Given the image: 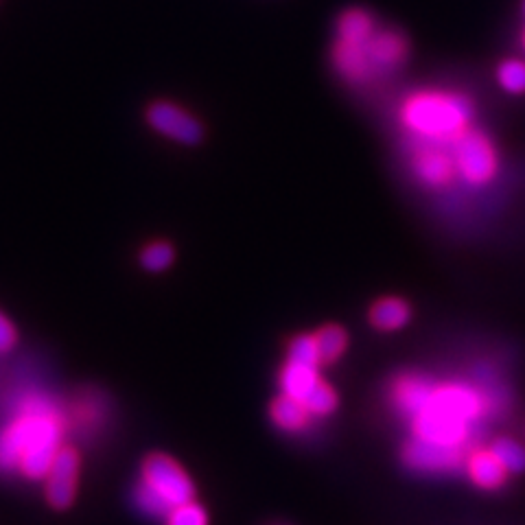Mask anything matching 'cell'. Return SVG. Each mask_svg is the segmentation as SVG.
<instances>
[{"label":"cell","mask_w":525,"mask_h":525,"mask_svg":"<svg viewBox=\"0 0 525 525\" xmlns=\"http://www.w3.org/2000/svg\"><path fill=\"white\" fill-rule=\"evenodd\" d=\"M403 460L420 473H451L460 469L466 455L460 447H442L414 438L403 447Z\"/></svg>","instance_id":"cell-10"},{"label":"cell","mask_w":525,"mask_h":525,"mask_svg":"<svg viewBox=\"0 0 525 525\" xmlns=\"http://www.w3.org/2000/svg\"><path fill=\"white\" fill-rule=\"evenodd\" d=\"M523 42H525V40H523Z\"/></svg>","instance_id":"cell-25"},{"label":"cell","mask_w":525,"mask_h":525,"mask_svg":"<svg viewBox=\"0 0 525 525\" xmlns=\"http://www.w3.org/2000/svg\"><path fill=\"white\" fill-rule=\"evenodd\" d=\"M414 173L431 189H442L453 182L455 162L451 154V143H427V140H418L412 156Z\"/></svg>","instance_id":"cell-7"},{"label":"cell","mask_w":525,"mask_h":525,"mask_svg":"<svg viewBox=\"0 0 525 525\" xmlns=\"http://www.w3.org/2000/svg\"><path fill=\"white\" fill-rule=\"evenodd\" d=\"M136 501L138 506L143 508L145 512H149V515L154 517H167L171 506L167 504L165 499H162L156 490H151L147 484H140L138 490H136Z\"/></svg>","instance_id":"cell-23"},{"label":"cell","mask_w":525,"mask_h":525,"mask_svg":"<svg viewBox=\"0 0 525 525\" xmlns=\"http://www.w3.org/2000/svg\"><path fill=\"white\" fill-rule=\"evenodd\" d=\"M173 259H175V252L171 248V243H167V241L149 243L147 248L140 252V265H143L145 270L151 274L169 270Z\"/></svg>","instance_id":"cell-18"},{"label":"cell","mask_w":525,"mask_h":525,"mask_svg":"<svg viewBox=\"0 0 525 525\" xmlns=\"http://www.w3.org/2000/svg\"><path fill=\"white\" fill-rule=\"evenodd\" d=\"M147 123L151 130L167 136L180 145H197L204 138V127L193 114L169 101H156L149 105Z\"/></svg>","instance_id":"cell-6"},{"label":"cell","mask_w":525,"mask_h":525,"mask_svg":"<svg viewBox=\"0 0 525 525\" xmlns=\"http://www.w3.org/2000/svg\"><path fill=\"white\" fill-rule=\"evenodd\" d=\"M490 451L495 453V458L508 473H521L525 471V449L512 438H497Z\"/></svg>","instance_id":"cell-17"},{"label":"cell","mask_w":525,"mask_h":525,"mask_svg":"<svg viewBox=\"0 0 525 525\" xmlns=\"http://www.w3.org/2000/svg\"><path fill=\"white\" fill-rule=\"evenodd\" d=\"M307 410L311 416H329L337 407V394L326 381H320L315 385V390L309 394V399L305 401Z\"/></svg>","instance_id":"cell-20"},{"label":"cell","mask_w":525,"mask_h":525,"mask_svg":"<svg viewBox=\"0 0 525 525\" xmlns=\"http://www.w3.org/2000/svg\"><path fill=\"white\" fill-rule=\"evenodd\" d=\"M473 425L464 423V420L451 418L445 414L434 412H420L412 416V434L418 440L434 442L442 447H460L464 449L469 445Z\"/></svg>","instance_id":"cell-8"},{"label":"cell","mask_w":525,"mask_h":525,"mask_svg":"<svg viewBox=\"0 0 525 525\" xmlns=\"http://www.w3.org/2000/svg\"><path fill=\"white\" fill-rule=\"evenodd\" d=\"M451 154L458 175L475 186L488 184L497 173V151L490 138L477 130H466L451 143Z\"/></svg>","instance_id":"cell-4"},{"label":"cell","mask_w":525,"mask_h":525,"mask_svg":"<svg viewBox=\"0 0 525 525\" xmlns=\"http://www.w3.org/2000/svg\"><path fill=\"white\" fill-rule=\"evenodd\" d=\"M143 484L167 501L171 508L193 501L195 486L182 466L165 453L149 455L143 464Z\"/></svg>","instance_id":"cell-5"},{"label":"cell","mask_w":525,"mask_h":525,"mask_svg":"<svg viewBox=\"0 0 525 525\" xmlns=\"http://www.w3.org/2000/svg\"><path fill=\"white\" fill-rule=\"evenodd\" d=\"M270 416L278 429L289 431V434L307 429L311 423V412L307 410V405L298 399H291L287 394H280L278 399H274Z\"/></svg>","instance_id":"cell-13"},{"label":"cell","mask_w":525,"mask_h":525,"mask_svg":"<svg viewBox=\"0 0 525 525\" xmlns=\"http://www.w3.org/2000/svg\"><path fill=\"white\" fill-rule=\"evenodd\" d=\"M313 335H315V344H318L322 366L335 364V361L344 355V350L348 346V337L342 326H335V324L322 326V329Z\"/></svg>","instance_id":"cell-16"},{"label":"cell","mask_w":525,"mask_h":525,"mask_svg":"<svg viewBox=\"0 0 525 525\" xmlns=\"http://www.w3.org/2000/svg\"><path fill=\"white\" fill-rule=\"evenodd\" d=\"M167 525H208V515L200 504L186 501V504H180L169 510Z\"/></svg>","instance_id":"cell-22"},{"label":"cell","mask_w":525,"mask_h":525,"mask_svg":"<svg viewBox=\"0 0 525 525\" xmlns=\"http://www.w3.org/2000/svg\"><path fill=\"white\" fill-rule=\"evenodd\" d=\"M18 342V333L14 329V324L7 320V315L0 311V353H7L16 346Z\"/></svg>","instance_id":"cell-24"},{"label":"cell","mask_w":525,"mask_h":525,"mask_svg":"<svg viewBox=\"0 0 525 525\" xmlns=\"http://www.w3.org/2000/svg\"><path fill=\"white\" fill-rule=\"evenodd\" d=\"M294 364L302 366H311V368H320V353H318V344H315V335H298L291 340L289 344V359Z\"/></svg>","instance_id":"cell-19"},{"label":"cell","mask_w":525,"mask_h":525,"mask_svg":"<svg viewBox=\"0 0 525 525\" xmlns=\"http://www.w3.org/2000/svg\"><path fill=\"white\" fill-rule=\"evenodd\" d=\"M407 57V42L399 31L377 29L372 38L361 44L337 40L333 62L348 84H370L399 68Z\"/></svg>","instance_id":"cell-3"},{"label":"cell","mask_w":525,"mask_h":525,"mask_svg":"<svg viewBox=\"0 0 525 525\" xmlns=\"http://www.w3.org/2000/svg\"><path fill=\"white\" fill-rule=\"evenodd\" d=\"M401 119L418 140L453 143L462 132L469 130L473 103L460 92L425 90L405 101Z\"/></svg>","instance_id":"cell-2"},{"label":"cell","mask_w":525,"mask_h":525,"mask_svg":"<svg viewBox=\"0 0 525 525\" xmlns=\"http://www.w3.org/2000/svg\"><path fill=\"white\" fill-rule=\"evenodd\" d=\"M62 427L46 407L33 405L0 436V466H20L29 480H42L49 473L57 451L62 449Z\"/></svg>","instance_id":"cell-1"},{"label":"cell","mask_w":525,"mask_h":525,"mask_svg":"<svg viewBox=\"0 0 525 525\" xmlns=\"http://www.w3.org/2000/svg\"><path fill=\"white\" fill-rule=\"evenodd\" d=\"M46 501L57 510H66L75 501L79 482V455L75 449L62 447L46 473Z\"/></svg>","instance_id":"cell-9"},{"label":"cell","mask_w":525,"mask_h":525,"mask_svg":"<svg viewBox=\"0 0 525 525\" xmlns=\"http://www.w3.org/2000/svg\"><path fill=\"white\" fill-rule=\"evenodd\" d=\"M278 381H280V390H283V394L305 403L309 399V394L315 390V385H318L322 379L318 375V368L287 361L283 370H280Z\"/></svg>","instance_id":"cell-12"},{"label":"cell","mask_w":525,"mask_h":525,"mask_svg":"<svg viewBox=\"0 0 525 525\" xmlns=\"http://www.w3.org/2000/svg\"><path fill=\"white\" fill-rule=\"evenodd\" d=\"M499 84L512 95H521L525 92V62L521 60H508L497 70Z\"/></svg>","instance_id":"cell-21"},{"label":"cell","mask_w":525,"mask_h":525,"mask_svg":"<svg viewBox=\"0 0 525 525\" xmlns=\"http://www.w3.org/2000/svg\"><path fill=\"white\" fill-rule=\"evenodd\" d=\"M466 473H469L471 482L484 490H497L506 484L508 471L501 466V462L495 458V453L488 449H471L466 453Z\"/></svg>","instance_id":"cell-11"},{"label":"cell","mask_w":525,"mask_h":525,"mask_svg":"<svg viewBox=\"0 0 525 525\" xmlns=\"http://www.w3.org/2000/svg\"><path fill=\"white\" fill-rule=\"evenodd\" d=\"M377 31V22L368 11L364 9H350L337 22V35L340 42L346 44H361L372 38V33Z\"/></svg>","instance_id":"cell-15"},{"label":"cell","mask_w":525,"mask_h":525,"mask_svg":"<svg viewBox=\"0 0 525 525\" xmlns=\"http://www.w3.org/2000/svg\"><path fill=\"white\" fill-rule=\"evenodd\" d=\"M410 305L401 298H383L370 309V322L379 331H399L410 322Z\"/></svg>","instance_id":"cell-14"}]
</instances>
